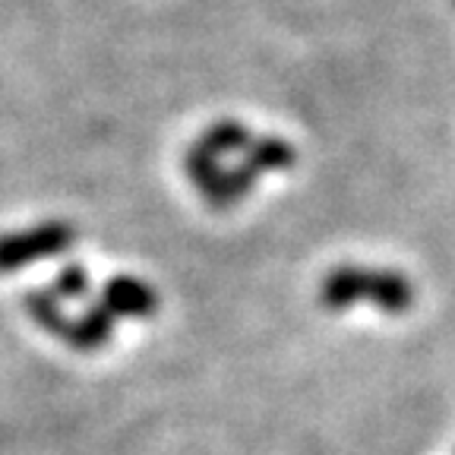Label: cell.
I'll list each match as a JSON object with an SVG mask.
<instances>
[{
    "instance_id": "7a4b0ae2",
    "label": "cell",
    "mask_w": 455,
    "mask_h": 455,
    "mask_svg": "<svg viewBox=\"0 0 455 455\" xmlns=\"http://www.w3.org/2000/svg\"><path fill=\"white\" fill-rule=\"evenodd\" d=\"M108 335H111V313H108V307H95V310H89L83 316V320L70 323L64 332V339L70 341L73 348H99V345H105Z\"/></svg>"
},
{
    "instance_id": "3957f363",
    "label": "cell",
    "mask_w": 455,
    "mask_h": 455,
    "mask_svg": "<svg viewBox=\"0 0 455 455\" xmlns=\"http://www.w3.org/2000/svg\"><path fill=\"white\" fill-rule=\"evenodd\" d=\"M105 300H108V310H117V313H149L156 307L149 304L152 294L140 282H133V278H114L105 288Z\"/></svg>"
},
{
    "instance_id": "277c9868",
    "label": "cell",
    "mask_w": 455,
    "mask_h": 455,
    "mask_svg": "<svg viewBox=\"0 0 455 455\" xmlns=\"http://www.w3.org/2000/svg\"><path fill=\"white\" fill-rule=\"evenodd\" d=\"M26 310H28V316H32V320H36L42 329H48V332H54V335H60V339H64L70 320H67L64 313H60L57 300L51 298L48 291H28L26 294Z\"/></svg>"
},
{
    "instance_id": "6da1fadb",
    "label": "cell",
    "mask_w": 455,
    "mask_h": 455,
    "mask_svg": "<svg viewBox=\"0 0 455 455\" xmlns=\"http://www.w3.org/2000/svg\"><path fill=\"white\" fill-rule=\"evenodd\" d=\"M73 237H76L73 228L64 225V221H48V225L20 231V235H4L0 237V272L20 269V266L64 253L73 243Z\"/></svg>"
},
{
    "instance_id": "5b68a950",
    "label": "cell",
    "mask_w": 455,
    "mask_h": 455,
    "mask_svg": "<svg viewBox=\"0 0 455 455\" xmlns=\"http://www.w3.org/2000/svg\"><path fill=\"white\" fill-rule=\"evenodd\" d=\"M85 288H89V278H85L83 266H67V269L57 272L54 291L60 294V298H83Z\"/></svg>"
}]
</instances>
